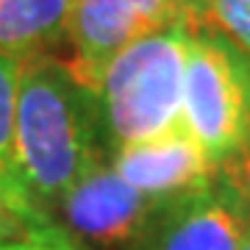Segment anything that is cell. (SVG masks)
<instances>
[{
    "instance_id": "14",
    "label": "cell",
    "mask_w": 250,
    "mask_h": 250,
    "mask_svg": "<svg viewBox=\"0 0 250 250\" xmlns=\"http://www.w3.org/2000/svg\"><path fill=\"white\" fill-rule=\"evenodd\" d=\"M239 250H250V225H248V231H245V236H242V245Z\"/></svg>"
},
{
    "instance_id": "3",
    "label": "cell",
    "mask_w": 250,
    "mask_h": 250,
    "mask_svg": "<svg viewBox=\"0 0 250 250\" xmlns=\"http://www.w3.org/2000/svg\"><path fill=\"white\" fill-rule=\"evenodd\" d=\"M184 128L217 170L250 142V62L203 25L187 45Z\"/></svg>"
},
{
    "instance_id": "2",
    "label": "cell",
    "mask_w": 250,
    "mask_h": 250,
    "mask_svg": "<svg viewBox=\"0 0 250 250\" xmlns=\"http://www.w3.org/2000/svg\"><path fill=\"white\" fill-rule=\"evenodd\" d=\"M195 25H172L117 53L98 83L103 134L114 150L184 128V62Z\"/></svg>"
},
{
    "instance_id": "5",
    "label": "cell",
    "mask_w": 250,
    "mask_h": 250,
    "mask_svg": "<svg viewBox=\"0 0 250 250\" xmlns=\"http://www.w3.org/2000/svg\"><path fill=\"white\" fill-rule=\"evenodd\" d=\"M248 225L217 172L200 187L159 200L131 239V250H239Z\"/></svg>"
},
{
    "instance_id": "13",
    "label": "cell",
    "mask_w": 250,
    "mask_h": 250,
    "mask_svg": "<svg viewBox=\"0 0 250 250\" xmlns=\"http://www.w3.org/2000/svg\"><path fill=\"white\" fill-rule=\"evenodd\" d=\"M181 6L192 14V17L197 20V25H200V17H203V11H206V6L211 3V0H178Z\"/></svg>"
},
{
    "instance_id": "8",
    "label": "cell",
    "mask_w": 250,
    "mask_h": 250,
    "mask_svg": "<svg viewBox=\"0 0 250 250\" xmlns=\"http://www.w3.org/2000/svg\"><path fill=\"white\" fill-rule=\"evenodd\" d=\"M72 0H0V53L17 62L50 56L67 36Z\"/></svg>"
},
{
    "instance_id": "12",
    "label": "cell",
    "mask_w": 250,
    "mask_h": 250,
    "mask_svg": "<svg viewBox=\"0 0 250 250\" xmlns=\"http://www.w3.org/2000/svg\"><path fill=\"white\" fill-rule=\"evenodd\" d=\"M220 178L225 181V187L231 189V195L236 197L242 214L248 217L250 223V142L231 161H225L220 167Z\"/></svg>"
},
{
    "instance_id": "6",
    "label": "cell",
    "mask_w": 250,
    "mask_h": 250,
    "mask_svg": "<svg viewBox=\"0 0 250 250\" xmlns=\"http://www.w3.org/2000/svg\"><path fill=\"white\" fill-rule=\"evenodd\" d=\"M159 200L142 195L114 172L111 164H92L64 195V231L83 248H120L134 239Z\"/></svg>"
},
{
    "instance_id": "9",
    "label": "cell",
    "mask_w": 250,
    "mask_h": 250,
    "mask_svg": "<svg viewBox=\"0 0 250 250\" xmlns=\"http://www.w3.org/2000/svg\"><path fill=\"white\" fill-rule=\"evenodd\" d=\"M17 83L20 62L0 53V220L20 225L47 223L36 214L34 203L22 187L14 145V120H17Z\"/></svg>"
},
{
    "instance_id": "11",
    "label": "cell",
    "mask_w": 250,
    "mask_h": 250,
    "mask_svg": "<svg viewBox=\"0 0 250 250\" xmlns=\"http://www.w3.org/2000/svg\"><path fill=\"white\" fill-rule=\"evenodd\" d=\"M0 250H86V248L72 239L62 225H53L47 220V223L28 225L22 239L0 242Z\"/></svg>"
},
{
    "instance_id": "1",
    "label": "cell",
    "mask_w": 250,
    "mask_h": 250,
    "mask_svg": "<svg viewBox=\"0 0 250 250\" xmlns=\"http://www.w3.org/2000/svg\"><path fill=\"white\" fill-rule=\"evenodd\" d=\"M100 134L98 95L75 78L70 64L53 56L20 62L14 145L22 187L42 220H50L47 211L100 161Z\"/></svg>"
},
{
    "instance_id": "7",
    "label": "cell",
    "mask_w": 250,
    "mask_h": 250,
    "mask_svg": "<svg viewBox=\"0 0 250 250\" xmlns=\"http://www.w3.org/2000/svg\"><path fill=\"white\" fill-rule=\"evenodd\" d=\"M111 167L123 181L153 200L195 189L220 172L187 131L120 147L114 150Z\"/></svg>"
},
{
    "instance_id": "10",
    "label": "cell",
    "mask_w": 250,
    "mask_h": 250,
    "mask_svg": "<svg viewBox=\"0 0 250 250\" xmlns=\"http://www.w3.org/2000/svg\"><path fill=\"white\" fill-rule=\"evenodd\" d=\"M200 25L225 39L250 62V0H211L200 17Z\"/></svg>"
},
{
    "instance_id": "4",
    "label": "cell",
    "mask_w": 250,
    "mask_h": 250,
    "mask_svg": "<svg viewBox=\"0 0 250 250\" xmlns=\"http://www.w3.org/2000/svg\"><path fill=\"white\" fill-rule=\"evenodd\" d=\"M172 25H197L178 0H72L67 25L72 62L67 64L83 86L98 92L117 53Z\"/></svg>"
}]
</instances>
